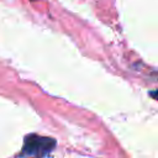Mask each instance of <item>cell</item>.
Segmentation results:
<instances>
[{
    "label": "cell",
    "mask_w": 158,
    "mask_h": 158,
    "mask_svg": "<svg viewBox=\"0 0 158 158\" xmlns=\"http://www.w3.org/2000/svg\"><path fill=\"white\" fill-rule=\"evenodd\" d=\"M54 146H56V141L51 137L30 135V136H26V138H25L23 148H22V152L20 156L21 157L35 156L37 158H42L47 153H49Z\"/></svg>",
    "instance_id": "6da1fadb"
},
{
    "label": "cell",
    "mask_w": 158,
    "mask_h": 158,
    "mask_svg": "<svg viewBox=\"0 0 158 158\" xmlns=\"http://www.w3.org/2000/svg\"><path fill=\"white\" fill-rule=\"evenodd\" d=\"M149 95H151L153 99L158 100V90H156V91H151V93H149Z\"/></svg>",
    "instance_id": "7a4b0ae2"
}]
</instances>
